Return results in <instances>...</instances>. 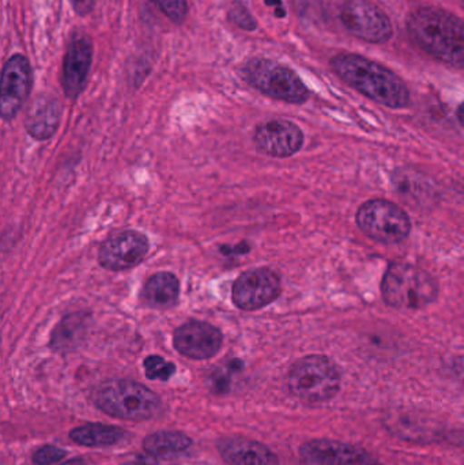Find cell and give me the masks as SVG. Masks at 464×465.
I'll list each match as a JSON object with an SVG mask.
<instances>
[{
	"label": "cell",
	"mask_w": 464,
	"mask_h": 465,
	"mask_svg": "<svg viewBox=\"0 0 464 465\" xmlns=\"http://www.w3.org/2000/svg\"><path fill=\"white\" fill-rule=\"evenodd\" d=\"M414 45L438 62L464 70V21L433 5L417 8L408 21Z\"/></svg>",
	"instance_id": "obj_1"
},
{
	"label": "cell",
	"mask_w": 464,
	"mask_h": 465,
	"mask_svg": "<svg viewBox=\"0 0 464 465\" xmlns=\"http://www.w3.org/2000/svg\"><path fill=\"white\" fill-rule=\"evenodd\" d=\"M331 68L345 84L380 105L402 109L410 104L403 79L380 63L356 54H340L332 57Z\"/></svg>",
	"instance_id": "obj_2"
},
{
	"label": "cell",
	"mask_w": 464,
	"mask_h": 465,
	"mask_svg": "<svg viewBox=\"0 0 464 465\" xmlns=\"http://www.w3.org/2000/svg\"><path fill=\"white\" fill-rule=\"evenodd\" d=\"M342 385L340 366L326 355H308L296 361L288 373L291 395L308 404L331 401Z\"/></svg>",
	"instance_id": "obj_3"
},
{
	"label": "cell",
	"mask_w": 464,
	"mask_h": 465,
	"mask_svg": "<svg viewBox=\"0 0 464 465\" xmlns=\"http://www.w3.org/2000/svg\"><path fill=\"white\" fill-rule=\"evenodd\" d=\"M95 406L116 420H152L161 409V401L152 390L133 380H111L98 387Z\"/></svg>",
	"instance_id": "obj_4"
},
{
	"label": "cell",
	"mask_w": 464,
	"mask_h": 465,
	"mask_svg": "<svg viewBox=\"0 0 464 465\" xmlns=\"http://www.w3.org/2000/svg\"><path fill=\"white\" fill-rule=\"evenodd\" d=\"M384 302L398 309H422L439 295L436 279L422 268L408 262H392L381 281Z\"/></svg>",
	"instance_id": "obj_5"
},
{
	"label": "cell",
	"mask_w": 464,
	"mask_h": 465,
	"mask_svg": "<svg viewBox=\"0 0 464 465\" xmlns=\"http://www.w3.org/2000/svg\"><path fill=\"white\" fill-rule=\"evenodd\" d=\"M244 75L251 86L274 100L300 105L310 98V90L300 76L291 68L272 60L261 57L250 60L245 64Z\"/></svg>",
	"instance_id": "obj_6"
},
{
	"label": "cell",
	"mask_w": 464,
	"mask_h": 465,
	"mask_svg": "<svg viewBox=\"0 0 464 465\" xmlns=\"http://www.w3.org/2000/svg\"><path fill=\"white\" fill-rule=\"evenodd\" d=\"M359 228L368 237L381 243H400L409 237L411 223L398 204L383 199L365 202L356 215Z\"/></svg>",
	"instance_id": "obj_7"
},
{
	"label": "cell",
	"mask_w": 464,
	"mask_h": 465,
	"mask_svg": "<svg viewBox=\"0 0 464 465\" xmlns=\"http://www.w3.org/2000/svg\"><path fill=\"white\" fill-rule=\"evenodd\" d=\"M341 22L354 37L370 44L391 40L392 25L387 14L368 0H348L341 7Z\"/></svg>",
	"instance_id": "obj_8"
},
{
	"label": "cell",
	"mask_w": 464,
	"mask_h": 465,
	"mask_svg": "<svg viewBox=\"0 0 464 465\" xmlns=\"http://www.w3.org/2000/svg\"><path fill=\"white\" fill-rule=\"evenodd\" d=\"M282 292L280 275L269 267L252 268L236 279L232 290L234 305L242 311H259Z\"/></svg>",
	"instance_id": "obj_9"
},
{
	"label": "cell",
	"mask_w": 464,
	"mask_h": 465,
	"mask_svg": "<svg viewBox=\"0 0 464 465\" xmlns=\"http://www.w3.org/2000/svg\"><path fill=\"white\" fill-rule=\"evenodd\" d=\"M32 89V68L22 54H14L5 62L0 86V114L10 122L26 103Z\"/></svg>",
	"instance_id": "obj_10"
},
{
	"label": "cell",
	"mask_w": 464,
	"mask_h": 465,
	"mask_svg": "<svg viewBox=\"0 0 464 465\" xmlns=\"http://www.w3.org/2000/svg\"><path fill=\"white\" fill-rule=\"evenodd\" d=\"M150 243L146 235L135 231L117 232L104 241L98 262L109 271H125L143 262Z\"/></svg>",
	"instance_id": "obj_11"
},
{
	"label": "cell",
	"mask_w": 464,
	"mask_h": 465,
	"mask_svg": "<svg viewBox=\"0 0 464 465\" xmlns=\"http://www.w3.org/2000/svg\"><path fill=\"white\" fill-rule=\"evenodd\" d=\"M256 149L275 158H288L301 150L304 134L299 125L288 120H269L256 127L253 135Z\"/></svg>",
	"instance_id": "obj_12"
},
{
	"label": "cell",
	"mask_w": 464,
	"mask_h": 465,
	"mask_svg": "<svg viewBox=\"0 0 464 465\" xmlns=\"http://www.w3.org/2000/svg\"><path fill=\"white\" fill-rule=\"evenodd\" d=\"M222 343V332L210 322L193 320L174 331V349L190 360H210L218 354Z\"/></svg>",
	"instance_id": "obj_13"
},
{
	"label": "cell",
	"mask_w": 464,
	"mask_h": 465,
	"mask_svg": "<svg viewBox=\"0 0 464 465\" xmlns=\"http://www.w3.org/2000/svg\"><path fill=\"white\" fill-rule=\"evenodd\" d=\"M92 60V38L86 33H75L68 44L63 64V90L70 100H76L84 92Z\"/></svg>",
	"instance_id": "obj_14"
},
{
	"label": "cell",
	"mask_w": 464,
	"mask_h": 465,
	"mask_svg": "<svg viewBox=\"0 0 464 465\" xmlns=\"http://www.w3.org/2000/svg\"><path fill=\"white\" fill-rule=\"evenodd\" d=\"M300 456L307 465H370L372 458L361 448L331 440H315L300 448Z\"/></svg>",
	"instance_id": "obj_15"
},
{
	"label": "cell",
	"mask_w": 464,
	"mask_h": 465,
	"mask_svg": "<svg viewBox=\"0 0 464 465\" xmlns=\"http://www.w3.org/2000/svg\"><path fill=\"white\" fill-rule=\"evenodd\" d=\"M221 458L229 465H278L277 455L266 445L242 437H226L217 445Z\"/></svg>",
	"instance_id": "obj_16"
},
{
	"label": "cell",
	"mask_w": 464,
	"mask_h": 465,
	"mask_svg": "<svg viewBox=\"0 0 464 465\" xmlns=\"http://www.w3.org/2000/svg\"><path fill=\"white\" fill-rule=\"evenodd\" d=\"M62 106L56 98L49 94L35 97L26 114V131L38 141L49 139L59 127Z\"/></svg>",
	"instance_id": "obj_17"
},
{
	"label": "cell",
	"mask_w": 464,
	"mask_h": 465,
	"mask_svg": "<svg viewBox=\"0 0 464 465\" xmlns=\"http://www.w3.org/2000/svg\"><path fill=\"white\" fill-rule=\"evenodd\" d=\"M180 283L176 275L171 272L154 273L142 290V301L153 309L173 308L179 301Z\"/></svg>",
	"instance_id": "obj_18"
},
{
	"label": "cell",
	"mask_w": 464,
	"mask_h": 465,
	"mask_svg": "<svg viewBox=\"0 0 464 465\" xmlns=\"http://www.w3.org/2000/svg\"><path fill=\"white\" fill-rule=\"evenodd\" d=\"M193 447V440L180 431H158L144 439L143 448L150 456L163 460H173L187 455Z\"/></svg>",
	"instance_id": "obj_19"
},
{
	"label": "cell",
	"mask_w": 464,
	"mask_h": 465,
	"mask_svg": "<svg viewBox=\"0 0 464 465\" xmlns=\"http://www.w3.org/2000/svg\"><path fill=\"white\" fill-rule=\"evenodd\" d=\"M124 437V431L114 426L89 423L71 430L70 439L82 447H112Z\"/></svg>",
	"instance_id": "obj_20"
},
{
	"label": "cell",
	"mask_w": 464,
	"mask_h": 465,
	"mask_svg": "<svg viewBox=\"0 0 464 465\" xmlns=\"http://www.w3.org/2000/svg\"><path fill=\"white\" fill-rule=\"evenodd\" d=\"M84 325H86V319L79 316V314H71V316L64 317L52 333V347L59 350V351H67V350L74 349L84 336Z\"/></svg>",
	"instance_id": "obj_21"
},
{
	"label": "cell",
	"mask_w": 464,
	"mask_h": 465,
	"mask_svg": "<svg viewBox=\"0 0 464 465\" xmlns=\"http://www.w3.org/2000/svg\"><path fill=\"white\" fill-rule=\"evenodd\" d=\"M144 371H146L147 379L150 380H161V381H168L174 371H176V366L168 361L163 360L160 355H152L147 357L143 362Z\"/></svg>",
	"instance_id": "obj_22"
},
{
	"label": "cell",
	"mask_w": 464,
	"mask_h": 465,
	"mask_svg": "<svg viewBox=\"0 0 464 465\" xmlns=\"http://www.w3.org/2000/svg\"><path fill=\"white\" fill-rule=\"evenodd\" d=\"M228 16L234 25L242 27V29L248 30V32H252V30L256 29L255 18H253L252 14L248 11V8L242 3H232L231 7H229Z\"/></svg>",
	"instance_id": "obj_23"
},
{
	"label": "cell",
	"mask_w": 464,
	"mask_h": 465,
	"mask_svg": "<svg viewBox=\"0 0 464 465\" xmlns=\"http://www.w3.org/2000/svg\"><path fill=\"white\" fill-rule=\"evenodd\" d=\"M158 7L174 24H183L188 13L187 0H155Z\"/></svg>",
	"instance_id": "obj_24"
},
{
	"label": "cell",
	"mask_w": 464,
	"mask_h": 465,
	"mask_svg": "<svg viewBox=\"0 0 464 465\" xmlns=\"http://www.w3.org/2000/svg\"><path fill=\"white\" fill-rule=\"evenodd\" d=\"M65 458V452L60 448L46 445V447L40 448L35 450L33 455V464L35 465H52L57 463Z\"/></svg>",
	"instance_id": "obj_25"
},
{
	"label": "cell",
	"mask_w": 464,
	"mask_h": 465,
	"mask_svg": "<svg viewBox=\"0 0 464 465\" xmlns=\"http://www.w3.org/2000/svg\"><path fill=\"white\" fill-rule=\"evenodd\" d=\"M70 3L79 15H87L94 7V0H70Z\"/></svg>",
	"instance_id": "obj_26"
},
{
	"label": "cell",
	"mask_w": 464,
	"mask_h": 465,
	"mask_svg": "<svg viewBox=\"0 0 464 465\" xmlns=\"http://www.w3.org/2000/svg\"><path fill=\"white\" fill-rule=\"evenodd\" d=\"M266 5H272L275 7V15L283 18L286 15L285 7L282 5V0H264Z\"/></svg>",
	"instance_id": "obj_27"
},
{
	"label": "cell",
	"mask_w": 464,
	"mask_h": 465,
	"mask_svg": "<svg viewBox=\"0 0 464 465\" xmlns=\"http://www.w3.org/2000/svg\"><path fill=\"white\" fill-rule=\"evenodd\" d=\"M123 465H152L149 463V461L147 460H144V459H139V458H136L135 460H133V461H128L127 464H123Z\"/></svg>",
	"instance_id": "obj_28"
},
{
	"label": "cell",
	"mask_w": 464,
	"mask_h": 465,
	"mask_svg": "<svg viewBox=\"0 0 464 465\" xmlns=\"http://www.w3.org/2000/svg\"><path fill=\"white\" fill-rule=\"evenodd\" d=\"M458 119H459L460 124L463 125L464 128V103L458 109Z\"/></svg>",
	"instance_id": "obj_29"
},
{
	"label": "cell",
	"mask_w": 464,
	"mask_h": 465,
	"mask_svg": "<svg viewBox=\"0 0 464 465\" xmlns=\"http://www.w3.org/2000/svg\"><path fill=\"white\" fill-rule=\"evenodd\" d=\"M370 465H380V464H378V463H376V461H375V463H373V464H370Z\"/></svg>",
	"instance_id": "obj_30"
}]
</instances>
